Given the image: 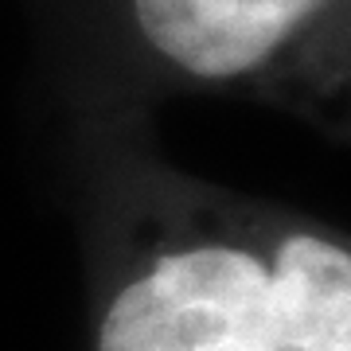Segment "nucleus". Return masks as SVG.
<instances>
[{
    "label": "nucleus",
    "instance_id": "f03ea898",
    "mask_svg": "<svg viewBox=\"0 0 351 351\" xmlns=\"http://www.w3.org/2000/svg\"><path fill=\"white\" fill-rule=\"evenodd\" d=\"M125 12L176 82L293 113H343L351 0H125Z\"/></svg>",
    "mask_w": 351,
    "mask_h": 351
},
{
    "label": "nucleus",
    "instance_id": "f257e3e1",
    "mask_svg": "<svg viewBox=\"0 0 351 351\" xmlns=\"http://www.w3.org/2000/svg\"><path fill=\"white\" fill-rule=\"evenodd\" d=\"M98 351H351L343 234L219 191L141 211Z\"/></svg>",
    "mask_w": 351,
    "mask_h": 351
}]
</instances>
